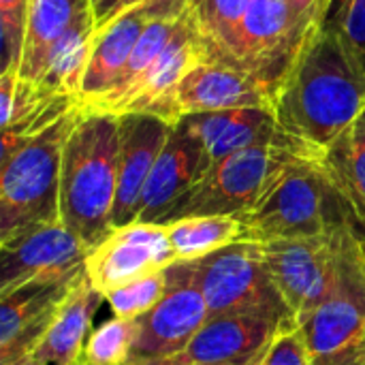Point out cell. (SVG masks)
I'll return each mask as SVG.
<instances>
[{
    "label": "cell",
    "mask_w": 365,
    "mask_h": 365,
    "mask_svg": "<svg viewBox=\"0 0 365 365\" xmlns=\"http://www.w3.org/2000/svg\"><path fill=\"white\" fill-rule=\"evenodd\" d=\"M327 2H329V0H323V13H325V6H327ZM321 19H323V17H321Z\"/></svg>",
    "instance_id": "ab89813d"
},
{
    "label": "cell",
    "mask_w": 365,
    "mask_h": 365,
    "mask_svg": "<svg viewBox=\"0 0 365 365\" xmlns=\"http://www.w3.org/2000/svg\"><path fill=\"white\" fill-rule=\"evenodd\" d=\"M267 351H269V346H267V349H265V351H263V353H259V355H257V357H255V359H250V361H248V364H244V365H261V361H263V357H265V355H267Z\"/></svg>",
    "instance_id": "f35d334b"
},
{
    "label": "cell",
    "mask_w": 365,
    "mask_h": 365,
    "mask_svg": "<svg viewBox=\"0 0 365 365\" xmlns=\"http://www.w3.org/2000/svg\"><path fill=\"white\" fill-rule=\"evenodd\" d=\"M92 9V0H30L26 36L19 60V79L36 83L45 64V58L53 43L71 28V24Z\"/></svg>",
    "instance_id": "603a6c76"
},
{
    "label": "cell",
    "mask_w": 365,
    "mask_h": 365,
    "mask_svg": "<svg viewBox=\"0 0 365 365\" xmlns=\"http://www.w3.org/2000/svg\"><path fill=\"white\" fill-rule=\"evenodd\" d=\"M165 297L143 317L130 361L171 359L180 355L210 319L205 297L192 263H175L167 269Z\"/></svg>",
    "instance_id": "8fae6325"
},
{
    "label": "cell",
    "mask_w": 365,
    "mask_h": 365,
    "mask_svg": "<svg viewBox=\"0 0 365 365\" xmlns=\"http://www.w3.org/2000/svg\"><path fill=\"white\" fill-rule=\"evenodd\" d=\"M203 62H212V56L199 32L192 9L188 6V11L180 19L173 38L152 62V66L101 111L115 115L152 113L160 118L169 96L173 94L182 77Z\"/></svg>",
    "instance_id": "5bb4252c"
},
{
    "label": "cell",
    "mask_w": 365,
    "mask_h": 365,
    "mask_svg": "<svg viewBox=\"0 0 365 365\" xmlns=\"http://www.w3.org/2000/svg\"><path fill=\"white\" fill-rule=\"evenodd\" d=\"M274 96L272 86L242 68L222 62H203L182 77L160 118L169 124H178L184 115L192 113L244 107L274 111Z\"/></svg>",
    "instance_id": "4fadbf2b"
},
{
    "label": "cell",
    "mask_w": 365,
    "mask_h": 365,
    "mask_svg": "<svg viewBox=\"0 0 365 365\" xmlns=\"http://www.w3.org/2000/svg\"><path fill=\"white\" fill-rule=\"evenodd\" d=\"M94 34H96V19H94V11L88 9L71 24V28L49 49L41 77L34 83L41 90V94H45L47 98H58V96L79 98Z\"/></svg>",
    "instance_id": "7402d4cb"
},
{
    "label": "cell",
    "mask_w": 365,
    "mask_h": 365,
    "mask_svg": "<svg viewBox=\"0 0 365 365\" xmlns=\"http://www.w3.org/2000/svg\"><path fill=\"white\" fill-rule=\"evenodd\" d=\"M188 6L190 0L137 4L118 13L101 28H96L88 68L79 92V105L86 107L113 90L124 66L130 60L137 41L154 19L163 15H182Z\"/></svg>",
    "instance_id": "9a60e30c"
},
{
    "label": "cell",
    "mask_w": 365,
    "mask_h": 365,
    "mask_svg": "<svg viewBox=\"0 0 365 365\" xmlns=\"http://www.w3.org/2000/svg\"><path fill=\"white\" fill-rule=\"evenodd\" d=\"M346 229L355 227H342L317 237L263 244V255L274 287L297 325L306 323L329 295L338 274L340 240Z\"/></svg>",
    "instance_id": "9c48e42d"
},
{
    "label": "cell",
    "mask_w": 365,
    "mask_h": 365,
    "mask_svg": "<svg viewBox=\"0 0 365 365\" xmlns=\"http://www.w3.org/2000/svg\"><path fill=\"white\" fill-rule=\"evenodd\" d=\"M30 0H0V34H2V73L9 68L19 71L26 19Z\"/></svg>",
    "instance_id": "4dcf8cb0"
},
{
    "label": "cell",
    "mask_w": 365,
    "mask_h": 365,
    "mask_svg": "<svg viewBox=\"0 0 365 365\" xmlns=\"http://www.w3.org/2000/svg\"><path fill=\"white\" fill-rule=\"evenodd\" d=\"M88 250L62 220L0 244V297L30 282H60L86 272Z\"/></svg>",
    "instance_id": "7c38bea8"
},
{
    "label": "cell",
    "mask_w": 365,
    "mask_h": 365,
    "mask_svg": "<svg viewBox=\"0 0 365 365\" xmlns=\"http://www.w3.org/2000/svg\"><path fill=\"white\" fill-rule=\"evenodd\" d=\"M212 167L203 141L180 120L148 178L137 205L135 220L163 222L167 212L195 186Z\"/></svg>",
    "instance_id": "e0dca14e"
},
{
    "label": "cell",
    "mask_w": 365,
    "mask_h": 365,
    "mask_svg": "<svg viewBox=\"0 0 365 365\" xmlns=\"http://www.w3.org/2000/svg\"><path fill=\"white\" fill-rule=\"evenodd\" d=\"M250 4L252 0H190L192 15L212 60L229 43Z\"/></svg>",
    "instance_id": "83f0119b"
},
{
    "label": "cell",
    "mask_w": 365,
    "mask_h": 365,
    "mask_svg": "<svg viewBox=\"0 0 365 365\" xmlns=\"http://www.w3.org/2000/svg\"><path fill=\"white\" fill-rule=\"evenodd\" d=\"M317 24L314 13L299 11L287 0H252L229 43L212 62L242 68L276 92Z\"/></svg>",
    "instance_id": "8992f818"
},
{
    "label": "cell",
    "mask_w": 365,
    "mask_h": 365,
    "mask_svg": "<svg viewBox=\"0 0 365 365\" xmlns=\"http://www.w3.org/2000/svg\"><path fill=\"white\" fill-rule=\"evenodd\" d=\"M336 365H365V340L344 359V361H340V364Z\"/></svg>",
    "instance_id": "e575fe53"
},
{
    "label": "cell",
    "mask_w": 365,
    "mask_h": 365,
    "mask_svg": "<svg viewBox=\"0 0 365 365\" xmlns=\"http://www.w3.org/2000/svg\"><path fill=\"white\" fill-rule=\"evenodd\" d=\"M118 154V195L111 229L135 222L148 178L173 130V124L152 113H122Z\"/></svg>",
    "instance_id": "ac0fdd59"
},
{
    "label": "cell",
    "mask_w": 365,
    "mask_h": 365,
    "mask_svg": "<svg viewBox=\"0 0 365 365\" xmlns=\"http://www.w3.org/2000/svg\"><path fill=\"white\" fill-rule=\"evenodd\" d=\"M103 302L105 295H101L90 284L88 276H83L60 306L51 327L32 355L45 365H79L92 334V319Z\"/></svg>",
    "instance_id": "44dd1931"
},
{
    "label": "cell",
    "mask_w": 365,
    "mask_h": 365,
    "mask_svg": "<svg viewBox=\"0 0 365 365\" xmlns=\"http://www.w3.org/2000/svg\"><path fill=\"white\" fill-rule=\"evenodd\" d=\"M297 158L308 156L278 145H257L225 156L212 163L201 182L167 212L160 225L188 216H237L250 212Z\"/></svg>",
    "instance_id": "5b68a950"
},
{
    "label": "cell",
    "mask_w": 365,
    "mask_h": 365,
    "mask_svg": "<svg viewBox=\"0 0 365 365\" xmlns=\"http://www.w3.org/2000/svg\"><path fill=\"white\" fill-rule=\"evenodd\" d=\"M81 111L77 105L0 160V244L60 220L62 152Z\"/></svg>",
    "instance_id": "277c9868"
},
{
    "label": "cell",
    "mask_w": 365,
    "mask_h": 365,
    "mask_svg": "<svg viewBox=\"0 0 365 365\" xmlns=\"http://www.w3.org/2000/svg\"><path fill=\"white\" fill-rule=\"evenodd\" d=\"M364 242L357 229L342 233L336 282L325 302L299 325L312 365L340 364L365 340Z\"/></svg>",
    "instance_id": "52a82bcc"
},
{
    "label": "cell",
    "mask_w": 365,
    "mask_h": 365,
    "mask_svg": "<svg viewBox=\"0 0 365 365\" xmlns=\"http://www.w3.org/2000/svg\"><path fill=\"white\" fill-rule=\"evenodd\" d=\"M319 24L338 34L353 64L365 75V0H329Z\"/></svg>",
    "instance_id": "f1b7e54d"
},
{
    "label": "cell",
    "mask_w": 365,
    "mask_h": 365,
    "mask_svg": "<svg viewBox=\"0 0 365 365\" xmlns=\"http://www.w3.org/2000/svg\"><path fill=\"white\" fill-rule=\"evenodd\" d=\"M182 122L203 141L212 163L257 145H278L308 156L278 124L272 109L244 107L184 115ZM312 158V156H308Z\"/></svg>",
    "instance_id": "d6986e66"
},
{
    "label": "cell",
    "mask_w": 365,
    "mask_h": 365,
    "mask_svg": "<svg viewBox=\"0 0 365 365\" xmlns=\"http://www.w3.org/2000/svg\"><path fill=\"white\" fill-rule=\"evenodd\" d=\"M278 325V321L248 314L212 317L171 359L180 365H244L272 344Z\"/></svg>",
    "instance_id": "ffe728a7"
},
{
    "label": "cell",
    "mask_w": 365,
    "mask_h": 365,
    "mask_svg": "<svg viewBox=\"0 0 365 365\" xmlns=\"http://www.w3.org/2000/svg\"><path fill=\"white\" fill-rule=\"evenodd\" d=\"M261 365H312L302 327L295 319L282 321Z\"/></svg>",
    "instance_id": "1f68e13d"
},
{
    "label": "cell",
    "mask_w": 365,
    "mask_h": 365,
    "mask_svg": "<svg viewBox=\"0 0 365 365\" xmlns=\"http://www.w3.org/2000/svg\"><path fill=\"white\" fill-rule=\"evenodd\" d=\"M186 11H188V9H186ZM186 11H184V13H186ZM184 13H182V15H184ZM182 15H163V17L154 19V21L143 30L141 38L137 41V45H135V49H133V53H130V60H128V64L124 66L120 79L115 81L113 90H111L109 94L101 96L98 101L90 103V105H86V107H81V105H79V107H81L83 111H101L105 105H109L113 98H118L133 81H137V79L152 66V62L160 56V51L167 47V43L173 38V34H175V30H178V26H180Z\"/></svg>",
    "instance_id": "484cf974"
},
{
    "label": "cell",
    "mask_w": 365,
    "mask_h": 365,
    "mask_svg": "<svg viewBox=\"0 0 365 365\" xmlns=\"http://www.w3.org/2000/svg\"><path fill=\"white\" fill-rule=\"evenodd\" d=\"M83 276L86 272L60 282L21 284L0 297V365H11L32 355L60 306Z\"/></svg>",
    "instance_id": "2e32d148"
},
{
    "label": "cell",
    "mask_w": 365,
    "mask_h": 365,
    "mask_svg": "<svg viewBox=\"0 0 365 365\" xmlns=\"http://www.w3.org/2000/svg\"><path fill=\"white\" fill-rule=\"evenodd\" d=\"M11 365H45V364H41L34 355H26V357L17 359L15 364H11Z\"/></svg>",
    "instance_id": "74e56055"
},
{
    "label": "cell",
    "mask_w": 365,
    "mask_h": 365,
    "mask_svg": "<svg viewBox=\"0 0 365 365\" xmlns=\"http://www.w3.org/2000/svg\"><path fill=\"white\" fill-rule=\"evenodd\" d=\"M120 120L115 113L81 111L62 152L60 220L90 252L111 231L118 195Z\"/></svg>",
    "instance_id": "7a4b0ae2"
},
{
    "label": "cell",
    "mask_w": 365,
    "mask_h": 365,
    "mask_svg": "<svg viewBox=\"0 0 365 365\" xmlns=\"http://www.w3.org/2000/svg\"><path fill=\"white\" fill-rule=\"evenodd\" d=\"M122 2L124 0H92V11H94V19H96V28H101L107 19H111Z\"/></svg>",
    "instance_id": "d6a6232c"
},
{
    "label": "cell",
    "mask_w": 365,
    "mask_h": 365,
    "mask_svg": "<svg viewBox=\"0 0 365 365\" xmlns=\"http://www.w3.org/2000/svg\"><path fill=\"white\" fill-rule=\"evenodd\" d=\"M152 2H171V0H124L120 6H118V11L113 13V17L118 15V13H122V11H126V9H130V6H137V4H152ZM109 21V19H107Z\"/></svg>",
    "instance_id": "d590c367"
},
{
    "label": "cell",
    "mask_w": 365,
    "mask_h": 365,
    "mask_svg": "<svg viewBox=\"0 0 365 365\" xmlns=\"http://www.w3.org/2000/svg\"><path fill=\"white\" fill-rule=\"evenodd\" d=\"M139 334V319L113 317L96 327L83 349L79 365H128Z\"/></svg>",
    "instance_id": "4316f807"
},
{
    "label": "cell",
    "mask_w": 365,
    "mask_h": 365,
    "mask_svg": "<svg viewBox=\"0 0 365 365\" xmlns=\"http://www.w3.org/2000/svg\"><path fill=\"white\" fill-rule=\"evenodd\" d=\"M321 165L365 233V111L321 156Z\"/></svg>",
    "instance_id": "cb8c5ba5"
},
{
    "label": "cell",
    "mask_w": 365,
    "mask_h": 365,
    "mask_svg": "<svg viewBox=\"0 0 365 365\" xmlns=\"http://www.w3.org/2000/svg\"><path fill=\"white\" fill-rule=\"evenodd\" d=\"M197 282L212 317L293 319L269 276L263 244L237 242L201 261H195ZM297 323V321H295Z\"/></svg>",
    "instance_id": "ba28073f"
},
{
    "label": "cell",
    "mask_w": 365,
    "mask_h": 365,
    "mask_svg": "<svg viewBox=\"0 0 365 365\" xmlns=\"http://www.w3.org/2000/svg\"><path fill=\"white\" fill-rule=\"evenodd\" d=\"M175 263L167 225L135 220L111 229L88 252L83 267L90 284L107 299L109 293L167 272Z\"/></svg>",
    "instance_id": "30bf717a"
},
{
    "label": "cell",
    "mask_w": 365,
    "mask_h": 365,
    "mask_svg": "<svg viewBox=\"0 0 365 365\" xmlns=\"http://www.w3.org/2000/svg\"><path fill=\"white\" fill-rule=\"evenodd\" d=\"M364 244H365V242H364Z\"/></svg>",
    "instance_id": "60d3db41"
},
{
    "label": "cell",
    "mask_w": 365,
    "mask_h": 365,
    "mask_svg": "<svg viewBox=\"0 0 365 365\" xmlns=\"http://www.w3.org/2000/svg\"><path fill=\"white\" fill-rule=\"evenodd\" d=\"M169 280L167 272H160L156 276L143 278L139 282H133L128 287H122L107 295V302L111 306L113 317L120 319H139L148 314L167 293Z\"/></svg>",
    "instance_id": "f546056e"
},
{
    "label": "cell",
    "mask_w": 365,
    "mask_h": 365,
    "mask_svg": "<svg viewBox=\"0 0 365 365\" xmlns=\"http://www.w3.org/2000/svg\"><path fill=\"white\" fill-rule=\"evenodd\" d=\"M178 263L201 261L227 246L246 242V229L237 216H188L167 225Z\"/></svg>",
    "instance_id": "d4e9b609"
},
{
    "label": "cell",
    "mask_w": 365,
    "mask_h": 365,
    "mask_svg": "<svg viewBox=\"0 0 365 365\" xmlns=\"http://www.w3.org/2000/svg\"><path fill=\"white\" fill-rule=\"evenodd\" d=\"M289 4H293L295 9L299 11H306V13H314L321 21L323 17V0H287Z\"/></svg>",
    "instance_id": "836d02e7"
},
{
    "label": "cell",
    "mask_w": 365,
    "mask_h": 365,
    "mask_svg": "<svg viewBox=\"0 0 365 365\" xmlns=\"http://www.w3.org/2000/svg\"><path fill=\"white\" fill-rule=\"evenodd\" d=\"M365 111V75L338 34L317 24L276 88L280 128L312 158H321Z\"/></svg>",
    "instance_id": "6da1fadb"
},
{
    "label": "cell",
    "mask_w": 365,
    "mask_h": 365,
    "mask_svg": "<svg viewBox=\"0 0 365 365\" xmlns=\"http://www.w3.org/2000/svg\"><path fill=\"white\" fill-rule=\"evenodd\" d=\"M237 220L246 229V242L257 244L317 237L342 227L359 229L321 158L293 160L250 212L237 214Z\"/></svg>",
    "instance_id": "3957f363"
},
{
    "label": "cell",
    "mask_w": 365,
    "mask_h": 365,
    "mask_svg": "<svg viewBox=\"0 0 365 365\" xmlns=\"http://www.w3.org/2000/svg\"><path fill=\"white\" fill-rule=\"evenodd\" d=\"M128 365H180L173 359H150V361H130Z\"/></svg>",
    "instance_id": "8d00e7d4"
}]
</instances>
